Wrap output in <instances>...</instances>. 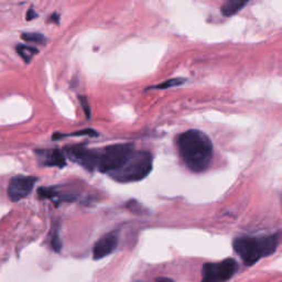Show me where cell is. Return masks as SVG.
<instances>
[{
    "label": "cell",
    "instance_id": "2",
    "mask_svg": "<svg viewBox=\"0 0 282 282\" xmlns=\"http://www.w3.org/2000/svg\"><path fill=\"white\" fill-rule=\"evenodd\" d=\"M279 243L278 236L267 237H238L234 240V249L247 266H253L261 258L272 255Z\"/></svg>",
    "mask_w": 282,
    "mask_h": 282
},
{
    "label": "cell",
    "instance_id": "4",
    "mask_svg": "<svg viewBox=\"0 0 282 282\" xmlns=\"http://www.w3.org/2000/svg\"><path fill=\"white\" fill-rule=\"evenodd\" d=\"M135 151L133 144H112L100 151L97 170L102 173H111L123 165Z\"/></svg>",
    "mask_w": 282,
    "mask_h": 282
},
{
    "label": "cell",
    "instance_id": "7",
    "mask_svg": "<svg viewBox=\"0 0 282 282\" xmlns=\"http://www.w3.org/2000/svg\"><path fill=\"white\" fill-rule=\"evenodd\" d=\"M37 178L30 175H16L10 179L8 197L11 202H19L27 197L33 190Z\"/></svg>",
    "mask_w": 282,
    "mask_h": 282
},
{
    "label": "cell",
    "instance_id": "6",
    "mask_svg": "<svg viewBox=\"0 0 282 282\" xmlns=\"http://www.w3.org/2000/svg\"><path fill=\"white\" fill-rule=\"evenodd\" d=\"M64 152L68 159L85 167L86 170L91 172L97 169L100 151L90 150L83 144H76V146L66 147Z\"/></svg>",
    "mask_w": 282,
    "mask_h": 282
},
{
    "label": "cell",
    "instance_id": "16",
    "mask_svg": "<svg viewBox=\"0 0 282 282\" xmlns=\"http://www.w3.org/2000/svg\"><path fill=\"white\" fill-rule=\"evenodd\" d=\"M36 17H37V14L35 13L34 9L30 8V9L28 10V12H27V20H28V21H30V20H33V19H35Z\"/></svg>",
    "mask_w": 282,
    "mask_h": 282
},
{
    "label": "cell",
    "instance_id": "9",
    "mask_svg": "<svg viewBox=\"0 0 282 282\" xmlns=\"http://www.w3.org/2000/svg\"><path fill=\"white\" fill-rule=\"evenodd\" d=\"M37 157L41 158V162L45 166L64 167L66 165L65 156L58 149L37 151Z\"/></svg>",
    "mask_w": 282,
    "mask_h": 282
},
{
    "label": "cell",
    "instance_id": "8",
    "mask_svg": "<svg viewBox=\"0 0 282 282\" xmlns=\"http://www.w3.org/2000/svg\"><path fill=\"white\" fill-rule=\"evenodd\" d=\"M118 246V235L116 232L107 233L96 241L93 247V258L100 260L102 258L112 254Z\"/></svg>",
    "mask_w": 282,
    "mask_h": 282
},
{
    "label": "cell",
    "instance_id": "15",
    "mask_svg": "<svg viewBox=\"0 0 282 282\" xmlns=\"http://www.w3.org/2000/svg\"><path fill=\"white\" fill-rule=\"evenodd\" d=\"M80 101H81V105H82L84 112H85V115H86L87 119H89V118H90V108H89V105H88L87 98H86L85 96H81V97H80Z\"/></svg>",
    "mask_w": 282,
    "mask_h": 282
},
{
    "label": "cell",
    "instance_id": "5",
    "mask_svg": "<svg viewBox=\"0 0 282 282\" xmlns=\"http://www.w3.org/2000/svg\"><path fill=\"white\" fill-rule=\"evenodd\" d=\"M238 270V264L232 258L220 262H210L203 266L202 282H225Z\"/></svg>",
    "mask_w": 282,
    "mask_h": 282
},
{
    "label": "cell",
    "instance_id": "10",
    "mask_svg": "<svg viewBox=\"0 0 282 282\" xmlns=\"http://www.w3.org/2000/svg\"><path fill=\"white\" fill-rule=\"evenodd\" d=\"M249 2L250 0H224L222 7H220V11H222L223 16L225 17L234 16V14L239 12Z\"/></svg>",
    "mask_w": 282,
    "mask_h": 282
},
{
    "label": "cell",
    "instance_id": "12",
    "mask_svg": "<svg viewBox=\"0 0 282 282\" xmlns=\"http://www.w3.org/2000/svg\"><path fill=\"white\" fill-rule=\"evenodd\" d=\"M21 39L28 43H36V44H44L47 42L45 36L41 33H22Z\"/></svg>",
    "mask_w": 282,
    "mask_h": 282
},
{
    "label": "cell",
    "instance_id": "17",
    "mask_svg": "<svg viewBox=\"0 0 282 282\" xmlns=\"http://www.w3.org/2000/svg\"><path fill=\"white\" fill-rule=\"evenodd\" d=\"M49 21H54V22H59V16H58V14H52V16H51V18L49 19Z\"/></svg>",
    "mask_w": 282,
    "mask_h": 282
},
{
    "label": "cell",
    "instance_id": "14",
    "mask_svg": "<svg viewBox=\"0 0 282 282\" xmlns=\"http://www.w3.org/2000/svg\"><path fill=\"white\" fill-rule=\"evenodd\" d=\"M51 243H52L53 249L55 250V253H60L61 248H62V242H61V240H60V234H59L58 230H55L52 234Z\"/></svg>",
    "mask_w": 282,
    "mask_h": 282
},
{
    "label": "cell",
    "instance_id": "13",
    "mask_svg": "<svg viewBox=\"0 0 282 282\" xmlns=\"http://www.w3.org/2000/svg\"><path fill=\"white\" fill-rule=\"evenodd\" d=\"M185 82L184 79H170L167 80L161 84H159V85L157 86H154L152 88L155 89H166V88H171V87H174V86H179V85H182L183 83Z\"/></svg>",
    "mask_w": 282,
    "mask_h": 282
},
{
    "label": "cell",
    "instance_id": "1",
    "mask_svg": "<svg viewBox=\"0 0 282 282\" xmlns=\"http://www.w3.org/2000/svg\"><path fill=\"white\" fill-rule=\"evenodd\" d=\"M178 150L182 161L192 172H204L211 164L213 144L200 130H187L178 137Z\"/></svg>",
    "mask_w": 282,
    "mask_h": 282
},
{
    "label": "cell",
    "instance_id": "3",
    "mask_svg": "<svg viewBox=\"0 0 282 282\" xmlns=\"http://www.w3.org/2000/svg\"><path fill=\"white\" fill-rule=\"evenodd\" d=\"M154 158L148 151H134L119 169L108 175L117 182H138L147 178L152 170Z\"/></svg>",
    "mask_w": 282,
    "mask_h": 282
},
{
    "label": "cell",
    "instance_id": "11",
    "mask_svg": "<svg viewBox=\"0 0 282 282\" xmlns=\"http://www.w3.org/2000/svg\"><path fill=\"white\" fill-rule=\"evenodd\" d=\"M17 53L20 55V58L24 59L25 62L28 64L32 61V59L39 53V50L31 47V45H25V44H18L17 45Z\"/></svg>",
    "mask_w": 282,
    "mask_h": 282
},
{
    "label": "cell",
    "instance_id": "18",
    "mask_svg": "<svg viewBox=\"0 0 282 282\" xmlns=\"http://www.w3.org/2000/svg\"><path fill=\"white\" fill-rule=\"evenodd\" d=\"M157 281H158V282H173L172 280L167 279V278H159Z\"/></svg>",
    "mask_w": 282,
    "mask_h": 282
}]
</instances>
